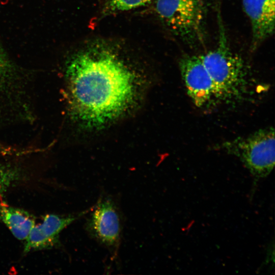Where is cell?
Here are the masks:
<instances>
[{
  "instance_id": "1",
  "label": "cell",
  "mask_w": 275,
  "mask_h": 275,
  "mask_svg": "<svg viewBox=\"0 0 275 275\" xmlns=\"http://www.w3.org/2000/svg\"><path fill=\"white\" fill-rule=\"evenodd\" d=\"M135 75L108 47L96 45L77 52L66 70L71 116L92 129L117 119L136 100Z\"/></svg>"
},
{
  "instance_id": "2",
  "label": "cell",
  "mask_w": 275,
  "mask_h": 275,
  "mask_svg": "<svg viewBox=\"0 0 275 275\" xmlns=\"http://www.w3.org/2000/svg\"><path fill=\"white\" fill-rule=\"evenodd\" d=\"M200 56L214 83L216 98L237 99L246 93L248 80L245 64L229 48L223 29L216 47Z\"/></svg>"
},
{
  "instance_id": "3",
  "label": "cell",
  "mask_w": 275,
  "mask_h": 275,
  "mask_svg": "<svg viewBox=\"0 0 275 275\" xmlns=\"http://www.w3.org/2000/svg\"><path fill=\"white\" fill-rule=\"evenodd\" d=\"M206 0H156V12L169 29L189 45L201 43L205 35Z\"/></svg>"
},
{
  "instance_id": "4",
  "label": "cell",
  "mask_w": 275,
  "mask_h": 275,
  "mask_svg": "<svg viewBox=\"0 0 275 275\" xmlns=\"http://www.w3.org/2000/svg\"><path fill=\"white\" fill-rule=\"evenodd\" d=\"M223 148L237 156L257 179L267 176L274 166V130L269 127L225 142Z\"/></svg>"
},
{
  "instance_id": "5",
  "label": "cell",
  "mask_w": 275,
  "mask_h": 275,
  "mask_svg": "<svg viewBox=\"0 0 275 275\" xmlns=\"http://www.w3.org/2000/svg\"><path fill=\"white\" fill-rule=\"evenodd\" d=\"M91 211L86 223L87 231L114 255L119 247L122 233L118 207L112 198L100 197Z\"/></svg>"
},
{
  "instance_id": "6",
  "label": "cell",
  "mask_w": 275,
  "mask_h": 275,
  "mask_svg": "<svg viewBox=\"0 0 275 275\" xmlns=\"http://www.w3.org/2000/svg\"><path fill=\"white\" fill-rule=\"evenodd\" d=\"M187 93L194 103L202 107L216 98L214 83L200 56H185L179 62Z\"/></svg>"
},
{
  "instance_id": "7",
  "label": "cell",
  "mask_w": 275,
  "mask_h": 275,
  "mask_svg": "<svg viewBox=\"0 0 275 275\" xmlns=\"http://www.w3.org/2000/svg\"><path fill=\"white\" fill-rule=\"evenodd\" d=\"M91 208L74 215L47 214L42 223L34 225L26 238L24 252L51 248L59 242V234L73 222L90 212Z\"/></svg>"
},
{
  "instance_id": "8",
  "label": "cell",
  "mask_w": 275,
  "mask_h": 275,
  "mask_svg": "<svg viewBox=\"0 0 275 275\" xmlns=\"http://www.w3.org/2000/svg\"><path fill=\"white\" fill-rule=\"evenodd\" d=\"M243 10L250 19L255 48L270 36L274 29V0H243Z\"/></svg>"
},
{
  "instance_id": "9",
  "label": "cell",
  "mask_w": 275,
  "mask_h": 275,
  "mask_svg": "<svg viewBox=\"0 0 275 275\" xmlns=\"http://www.w3.org/2000/svg\"><path fill=\"white\" fill-rule=\"evenodd\" d=\"M0 219L19 240H25L35 225L34 218L26 211L3 203H0Z\"/></svg>"
},
{
  "instance_id": "10",
  "label": "cell",
  "mask_w": 275,
  "mask_h": 275,
  "mask_svg": "<svg viewBox=\"0 0 275 275\" xmlns=\"http://www.w3.org/2000/svg\"><path fill=\"white\" fill-rule=\"evenodd\" d=\"M19 177L17 171L0 164V198Z\"/></svg>"
},
{
  "instance_id": "11",
  "label": "cell",
  "mask_w": 275,
  "mask_h": 275,
  "mask_svg": "<svg viewBox=\"0 0 275 275\" xmlns=\"http://www.w3.org/2000/svg\"><path fill=\"white\" fill-rule=\"evenodd\" d=\"M151 0H108V7L112 11H124L144 6Z\"/></svg>"
},
{
  "instance_id": "12",
  "label": "cell",
  "mask_w": 275,
  "mask_h": 275,
  "mask_svg": "<svg viewBox=\"0 0 275 275\" xmlns=\"http://www.w3.org/2000/svg\"><path fill=\"white\" fill-rule=\"evenodd\" d=\"M11 69V66L9 60L0 51V83L8 77Z\"/></svg>"
},
{
  "instance_id": "13",
  "label": "cell",
  "mask_w": 275,
  "mask_h": 275,
  "mask_svg": "<svg viewBox=\"0 0 275 275\" xmlns=\"http://www.w3.org/2000/svg\"><path fill=\"white\" fill-rule=\"evenodd\" d=\"M21 150L13 148L9 146H6L0 144V154H20Z\"/></svg>"
}]
</instances>
